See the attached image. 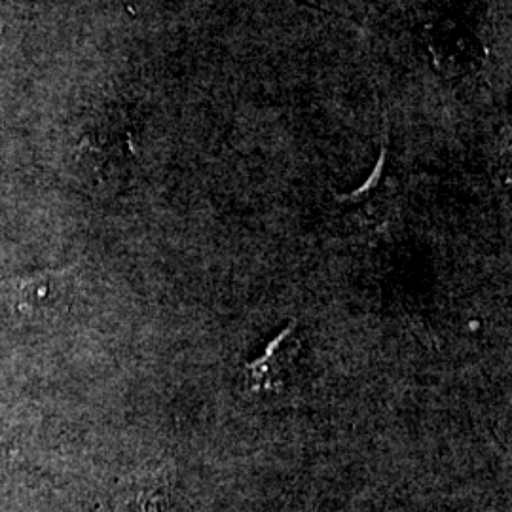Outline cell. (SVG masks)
Masks as SVG:
<instances>
[{
    "label": "cell",
    "mask_w": 512,
    "mask_h": 512,
    "mask_svg": "<svg viewBox=\"0 0 512 512\" xmlns=\"http://www.w3.org/2000/svg\"><path fill=\"white\" fill-rule=\"evenodd\" d=\"M67 275L33 272L0 279V321L12 327L42 329L65 308Z\"/></svg>",
    "instance_id": "cell-1"
},
{
    "label": "cell",
    "mask_w": 512,
    "mask_h": 512,
    "mask_svg": "<svg viewBox=\"0 0 512 512\" xmlns=\"http://www.w3.org/2000/svg\"><path fill=\"white\" fill-rule=\"evenodd\" d=\"M296 353H298V340L291 327L283 330L255 363L249 365L247 368L249 382L260 391L281 389L287 376L293 372Z\"/></svg>",
    "instance_id": "cell-2"
},
{
    "label": "cell",
    "mask_w": 512,
    "mask_h": 512,
    "mask_svg": "<svg viewBox=\"0 0 512 512\" xmlns=\"http://www.w3.org/2000/svg\"><path fill=\"white\" fill-rule=\"evenodd\" d=\"M2 4H4V2H0V42H2V35H4V16H2Z\"/></svg>",
    "instance_id": "cell-3"
}]
</instances>
